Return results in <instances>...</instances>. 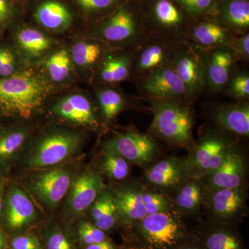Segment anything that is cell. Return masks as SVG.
<instances>
[{
  "instance_id": "cell-14",
  "label": "cell",
  "mask_w": 249,
  "mask_h": 249,
  "mask_svg": "<svg viewBox=\"0 0 249 249\" xmlns=\"http://www.w3.org/2000/svg\"><path fill=\"white\" fill-rule=\"evenodd\" d=\"M170 64L139 80L141 93L150 101H178L191 103L184 86Z\"/></svg>"
},
{
  "instance_id": "cell-24",
  "label": "cell",
  "mask_w": 249,
  "mask_h": 249,
  "mask_svg": "<svg viewBox=\"0 0 249 249\" xmlns=\"http://www.w3.org/2000/svg\"><path fill=\"white\" fill-rule=\"evenodd\" d=\"M134 51L109 52L103 58L98 70V76L103 83L114 85L128 79L132 76Z\"/></svg>"
},
{
  "instance_id": "cell-5",
  "label": "cell",
  "mask_w": 249,
  "mask_h": 249,
  "mask_svg": "<svg viewBox=\"0 0 249 249\" xmlns=\"http://www.w3.org/2000/svg\"><path fill=\"white\" fill-rule=\"evenodd\" d=\"M236 137L215 126L208 129L183 159L188 178H199L217 168L237 143Z\"/></svg>"
},
{
  "instance_id": "cell-11",
  "label": "cell",
  "mask_w": 249,
  "mask_h": 249,
  "mask_svg": "<svg viewBox=\"0 0 249 249\" xmlns=\"http://www.w3.org/2000/svg\"><path fill=\"white\" fill-rule=\"evenodd\" d=\"M247 159L237 143L217 168L199 179L208 192L231 189L247 184Z\"/></svg>"
},
{
  "instance_id": "cell-21",
  "label": "cell",
  "mask_w": 249,
  "mask_h": 249,
  "mask_svg": "<svg viewBox=\"0 0 249 249\" xmlns=\"http://www.w3.org/2000/svg\"><path fill=\"white\" fill-rule=\"evenodd\" d=\"M236 62L235 55L229 47H217L209 50L205 88L213 93L225 89L233 74Z\"/></svg>"
},
{
  "instance_id": "cell-29",
  "label": "cell",
  "mask_w": 249,
  "mask_h": 249,
  "mask_svg": "<svg viewBox=\"0 0 249 249\" xmlns=\"http://www.w3.org/2000/svg\"><path fill=\"white\" fill-rule=\"evenodd\" d=\"M90 213L93 224L104 232L114 229L118 223L120 224L112 195L106 188L91 205Z\"/></svg>"
},
{
  "instance_id": "cell-44",
  "label": "cell",
  "mask_w": 249,
  "mask_h": 249,
  "mask_svg": "<svg viewBox=\"0 0 249 249\" xmlns=\"http://www.w3.org/2000/svg\"><path fill=\"white\" fill-rule=\"evenodd\" d=\"M85 249H118V248L109 239H107L98 243L88 245Z\"/></svg>"
},
{
  "instance_id": "cell-43",
  "label": "cell",
  "mask_w": 249,
  "mask_h": 249,
  "mask_svg": "<svg viewBox=\"0 0 249 249\" xmlns=\"http://www.w3.org/2000/svg\"><path fill=\"white\" fill-rule=\"evenodd\" d=\"M14 7L10 0H0V26L6 25L14 17Z\"/></svg>"
},
{
  "instance_id": "cell-42",
  "label": "cell",
  "mask_w": 249,
  "mask_h": 249,
  "mask_svg": "<svg viewBox=\"0 0 249 249\" xmlns=\"http://www.w3.org/2000/svg\"><path fill=\"white\" fill-rule=\"evenodd\" d=\"M13 249H43L39 241L31 235L18 236L11 242Z\"/></svg>"
},
{
  "instance_id": "cell-28",
  "label": "cell",
  "mask_w": 249,
  "mask_h": 249,
  "mask_svg": "<svg viewBox=\"0 0 249 249\" xmlns=\"http://www.w3.org/2000/svg\"><path fill=\"white\" fill-rule=\"evenodd\" d=\"M111 47L102 41L94 39L77 42L70 51L72 62L81 70L98 71L103 58Z\"/></svg>"
},
{
  "instance_id": "cell-36",
  "label": "cell",
  "mask_w": 249,
  "mask_h": 249,
  "mask_svg": "<svg viewBox=\"0 0 249 249\" xmlns=\"http://www.w3.org/2000/svg\"><path fill=\"white\" fill-rule=\"evenodd\" d=\"M229 96L240 101H247L249 98V75L247 71L233 73L225 88Z\"/></svg>"
},
{
  "instance_id": "cell-17",
  "label": "cell",
  "mask_w": 249,
  "mask_h": 249,
  "mask_svg": "<svg viewBox=\"0 0 249 249\" xmlns=\"http://www.w3.org/2000/svg\"><path fill=\"white\" fill-rule=\"evenodd\" d=\"M209 116L217 128L233 134L236 137H249L248 101L213 104L209 109Z\"/></svg>"
},
{
  "instance_id": "cell-9",
  "label": "cell",
  "mask_w": 249,
  "mask_h": 249,
  "mask_svg": "<svg viewBox=\"0 0 249 249\" xmlns=\"http://www.w3.org/2000/svg\"><path fill=\"white\" fill-rule=\"evenodd\" d=\"M82 144V137L73 131L55 129L44 134L27 160L31 168H45L61 163L75 153Z\"/></svg>"
},
{
  "instance_id": "cell-37",
  "label": "cell",
  "mask_w": 249,
  "mask_h": 249,
  "mask_svg": "<svg viewBox=\"0 0 249 249\" xmlns=\"http://www.w3.org/2000/svg\"><path fill=\"white\" fill-rule=\"evenodd\" d=\"M22 70L18 55L13 49L0 47V76L6 78Z\"/></svg>"
},
{
  "instance_id": "cell-26",
  "label": "cell",
  "mask_w": 249,
  "mask_h": 249,
  "mask_svg": "<svg viewBox=\"0 0 249 249\" xmlns=\"http://www.w3.org/2000/svg\"><path fill=\"white\" fill-rule=\"evenodd\" d=\"M37 215L35 206L24 191L13 187L6 206V222L11 229L18 230L31 224Z\"/></svg>"
},
{
  "instance_id": "cell-23",
  "label": "cell",
  "mask_w": 249,
  "mask_h": 249,
  "mask_svg": "<svg viewBox=\"0 0 249 249\" xmlns=\"http://www.w3.org/2000/svg\"><path fill=\"white\" fill-rule=\"evenodd\" d=\"M214 13L216 22L234 36L246 34L249 28L248 0H219Z\"/></svg>"
},
{
  "instance_id": "cell-38",
  "label": "cell",
  "mask_w": 249,
  "mask_h": 249,
  "mask_svg": "<svg viewBox=\"0 0 249 249\" xmlns=\"http://www.w3.org/2000/svg\"><path fill=\"white\" fill-rule=\"evenodd\" d=\"M78 235L85 245H90L107 240L106 232L98 229L94 224L83 222L78 228Z\"/></svg>"
},
{
  "instance_id": "cell-2",
  "label": "cell",
  "mask_w": 249,
  "mask_h": 249,
  "mask_svg": "<svg viewBox=\"0 0 249 249\" xmlns=\"http://www.w3.org/2000/svg\"><path fill=\"white\" fill-rule=\"evenodd\" d=\"M50 80L38 72L23 70L0 79V111L29 119L52 93Z\"/></svg>"
},
{
  "instance_id": "cell-10",
  "label": "cell",
  "mask_w": 249,
  "mask_h": 249,
  "mask_svg": "<svg viewBox=\"0 0 249 249\" xmlns=\"http://www.w3.org/2000/svg\"><path fill=\"white\" fill-rule=\"evenodd\" d=\"M103 150L120 155L129 163L146 168L160 155L155 137L136 130L116 134L103 144Z\"/></svg>"
},
{
  "instance_id": "cell-7",
  "label": "cell",
  "mask_w": 249,
  "mask_h": 249,
  "mask_svg": "<svg viewBox=\"0 0 249 249\" xmlns=\"http://www.w3.org/2000/svg\"><path fill=\"white\" fill-rule=\"evenodd\" d=\"M248 186L208 192L202 217L206 222L238 227L249 213Z\"/></svg>"
},
{
  "instance_id": "cell-1",
  "label": "cell",
  "mask_w": 249,
  "mask_h": 249,
  "mask_svg": "<svg viewBox=\"0 0 249 249\" xmlns=\"http://www.w3.org/2000/svg\"><path fill=\"white\" fill-rule=\"evenodd\" d=\"M124 227L126 249H178L197 239L196 227L174 209L148 214Z\"/></svg>"
},
{
  "instance_id": "cell-30",
  "label": "cell",
  "mask_w": 249,
  "mask_h": 249,
  "mask_svg": "<svg viewBox=\"0 0 249 249\" xmlns=\"http://www.w3.org/2000/svg\"><path fill=\"white\" fill-rule=\"evenodd\" d=\"M36 19L50 31L65 30L71 24V15L66 6L58 1H47L36 10Z\"/></svg>"
},
{
  "instance_id": "cell-19",
  "label": "cell",
  "mask_w": 249,
  "mask_h": 249,
  "mask_svg": "<svg viewBox=\"0 0 249 249\" xmlns=\"http://www.w3.org/2000/svg\"><path fill=\"white\" fill-rule=\"evenodd\" d=\"M206 188L199 178H189L168 196L173 209L187 219L201 220Z\"/></svg>"
},
{
  "instance_id": "cell-47",
  "label": "cell",
  "mask_w": 249,
  "mask_h": 249,
  "mask_svg": "<svg viewBox=\"0 0 249 249\" xmlns=\"http://www.w3.org/2000/svg\"><path fill=\"white\" fill-rule=\"evenodd\" d=\"M4 245V239L2 235L0 233V249H3Z\"/></svg>"
},
{
  "instance_id": "cell-32",
  "label": "cell",
  "mask_w": 249,
  "mask_h": 249,
  "mask_svg": "<svg viewBox=\"0 0 249 249\" xmlns=\"http://www.w3.org/2000/svg\"><path fill=\"white\" fill-rule=\"evenodd\" d=\"M70 52L65 49L55 51L46 60L45 67L49 79L54 83H62L70 77L72 71Z\"/></svg>"
},
{
  "instance_id": "cell-22",
  "label": "cell",
  "mask_w": 249,
  "mask_h": 249,
  "mask_svg": "<svg viewBox=\"0 0 249 249\" xmlns=\"http://www.w3.org/2000/svg\"><path fill=\"white\" fill-rule=\"evenodd\" d=\"M106 188L97 172L88 170L82 173L71 186L69 205L71 212L76 214L84 212Z\"/></svg>"
},
{
  "instance_id": "cell-40",
  "label": "cell",
  "mask_w": 249,
  "mask_h": 249,
  "mask_svg": "<svg viewBox=\"0 0 249 249\" xmlns=\"http://www.w3.org/2000/svg\"><path fill=\"white\" fill-rule=\"evenodd\" d=\"M46 249H73L70 239L61 231L55 230L49 233Z\"/></svg>"
},
{
  "instance_id": "cell-3",
  "label": "cell",
  "mask_w": 249,
  "mask_h": 249,
  "mask_svg": "<svg viewBox=\"0 0 249 249\" xmlns=\"http://www.w3.org/2000/svg\"><path fill=\"white\" fill-rule=\"evenodd\" d=\"M190 105L183 101H151L150 135L171 146L191 150L196 141L195 116Z\"/></svg>"
},
{
  "instance_id": "cell-16",
  "label": "cell",
  "mask_w": 249,
  "mask_h": 249,
  "mask_svg": "<svg viewBox=\"0 0 249 249\" xmlns=\"http://www.w3.org/2000/svg\"><path fill=\"white\" fill-rule=\"evenodd\" d=\"M71 173L64 168H54L36 175L31 181L34 196L49 209L62 200L71 186Z\"/></svg>"
},
{
  "instance_id": "cell-18",
  "label": "cell",
  "mask_w": 249,
  "mask_h": 249,
  "mask_svg": "<svg viewBox=\"0 0 249 249\" xmlns=\"http://www.w3.org/2000/svg\"><path fill=\"white\" fill-rule=\"evenodd\" d=\"M53 112L59 117L91 129L99 127V120L92 101L84 93H73L55 103Z\"/></svg>"
},
{
  "instance_id": "cell-6",
  "label": "cell",
  "mask_w": 249,
  "mask_h": 249,
  "mask_svg": "<svg viewBox=\"0 0 249 249\" xmlns=\"http://www.w3.org/2000/svg\"><path fill=\"white\" fill-rule=\"evenodd\" d=\"M93 38L111 49H135L147 37V31L134 11L127 6L118 8L93 33Z\"/></svg>"
},
{
  "instance_id": "cell-34",
  "label": "cell",
  "mask_w": 249,
  "mask_h": 249,
  "mask_svg": "<svg viewBox=\"0 0 249 249\" xmlns=\"http://www.w3.org/2000/svg\"><path fill=\"white\" fill-rule=\"evenodd\" d=\"M27 139V132L18 129L0 137V159L6 158L19 150Z\"/></svg>"
},
{
  "instance_id": "cell-33",
  "label": "cell",
  "mask_w": 249,
  "mask_h": 249,
  "mask_svg": "<svg viewBox=\"0 0 249 249\" xmlns=\"http://www.w3.org/2000/svg\"><path fill=\"white\" fill-rule=\"evenodd\" d=\"M102 169L107 178L116 181H121L128 176L130 167L127 160L120 155L110 151L103 154Z\"/></svg>"
},
{
  "instance_id": "cell-8",
  "label": "cell",
  "mask_w": 249,
  "mask_h": 249,
  "mask_svg": "<svg viewBox=\"0 0 249 249\" xmlns=\"http://www.w3.org/2000/svg\"><path fill=\"white\" fill-rule=\"evenodd\" d=\"M209 52L188 41L181 42L170 64L191 102L205 89Z\"/></svg>"
},
{
  "instance_id": "cell-13",
  "label": "cell",
  "mask_w": 249,
  "mask_h": 249,
  "mask_svg": "<svg viewBox=\"0 0 249 249\" xmlns=\"http://www.w3.org/2000/svg\"><path fill=\"white\" fill-rule=\"evenodd\" d=\"M178 44L160 37H147L135 49L132 74L139 80L170 65Z\"/></svg>"
},
{
  "instance_id": "cell-15",
  "label": "cell",
  "mask_w": 249,
  "mask_h": 249,
  "mask_svg": "<svg viewBox=\"0 0 249 249\" xmlns=\"http://www.w3.org/2000/svg\"><path fill=\"white\" fill-rule=\"evenodd\" d=\"M144 177L145 186L167 196L188 178L183 159L173 157L162 159L147 167Z\"/></svg>"
},
{
  "instance_id": "cell-27",
  "label": "cell",
  "mask_w": 249,
  "mask_h": 249,
  "mask_svg": "<svg viewBox=\"0 0 249 249\" xmlns=\"http://www.w3.org/2000/svg\"><path fill=\"white\" fill-rule=\"evenodd\" d=\"M16 37L22 59L29 62H35L43 58L53 45L49 36L34 28H22Z\"/></svg>"
},
{
  "instance_id": "cell-35",
  "label": "cell",
  "mask_w": 249,
  "mask_h": 249,
  "mask_svg": "<svg viewBox=\"0 0 249 249\" xmlns=\"http://www.w3.org/2000/svg\"><path fill=\"white\" fill-rule=\"evenodd\" d=\"M187 14L193 18L214 13L219 0H175Z\"/></svg>"
},
{
  "instance_id": "cell-31",
  "label": "cell",
  "mask_w": 249,
  "mask_h": 249,
  "mask_svg": "<svg viewBox=\"0 0 249 249\" xmlns=\"http://www.w3.org/2000/svg\"><path fill=\"white\" fill-rule=\"evenodd\" d=\"M96 98L101 114L107 121L114 119L127 106L124 93L114 88H100L96 91Z\"/></svg>"
},
{
  "instance_id": "cell-20",
  "label": "cell",
  "mask_w": 249,
  "mask_h": 249,
  "mask_svg": "<svg viewBox=\"0 0 249 249\" xmlns=\"http://www.w3.org/2000/svg\"><path fill=\"white\" fill-rule=\"evenodd\" d=\"M197 240L205 249H247L237 226L199 221Z\"/></svg>"
},
{
  "instance_id": "cell-25",
  "label": "cell",
  "mask_w": 249,
  "mask_h": 249,
  "mask_svg": "<svg viewBox=\"0 0 249 249\" xmlns=\"http://www.w3.org/2000/svg\"><path fill=\"white\" fill-rule=\"evenodd\" d=\"M233 36L215 20H207L192 26L187 35V41L209 51L227 47Z\"/></svg>"
},
{
  "instance_id": "cell-45",
  "label": "cell",
  "mask_w": 249,
  "mask_h": 249,
  "mask_svg": "<svg viewBox=\"0 0 249 249\" xmlns=\"http://www.w3.org/2000/svg\"><path fill=\"white\" fill-rule=\"evenodd\" d=\"M178 249H205L204 247L201 245L200 242L198 241L197 239L193 242H190V243L186 244V245L179 247Z\"/></svg>"
},
{
  "instance_id": "cell-41",
  "label": "cell",
  "mask_w": 249,
  "mask_h": 249,
  "mask_svg": "<svg viewBox=\"0 0 249 249\" xmlns=\"http://www.w3.org/2000/svg\"><path fill=\"white\" fill-rule=\"evenodd\" d=\"M80 7L88 13L107 11L115 5L116 0H76Z\"/></svg>"
},
{
  "instance_id": "cell-12",
  "label": "cell",
  "mask_w": 249,
  "mask_h": 249,
  "mask_svg": "<svg viewBox=\"0 0 249 249\" xmlns=\"http://www.w3.org/2000/svg\"><path fill=\"white\" fill-rule=\"evenodd\" d=\"M183 10L175 0H155L150 6L154 34L157 37L173 42H186L190 28L187 26Z\"/></svg>"
},
{
  "instance_id": "cell-46",
  "label": "cell",
  "mask_w": 249,
  "mask_h": 249,
  "mask_svg": "<svg viewBox=\"0 0 249 249\" xmlns=\"http://www.w3.org/2000/svg\"><path fill=\"white\" fill-rule=\"evenodd\" d=\"M2 184L0 183V214H1V211H2Z\"/></svg>"
},
{
  "instance_id": "cell-39",
  "label": "cell",
  "mask_w": 249,
  "mask_h": 249,
  "mask_svg": "<svg viewBox=\"0 0 249 249\" xmlns=\"http://www.w3.org/2000/svg\"><path fill=\"white\" fill-rule=\"evenodd\" d=\"M235 55L237 61H249V34L234 36L227 46Z\"/></svg>"
},
{
  "instance_id": "cell-4",
  "label": "cell",
  "mask_w": 249,
  "mask_h": 249,
  "mask_svg": "<svg viewBox=\"0 0 249 249\" xmlns=\"http://www.w3.org/2000/svg\"><path fill=\"white\" fill-rule=\"evenodd\" d=\"M110 192L123 227L137 222L148 214L173 209L168 196L141 183L118 187Z\"/></svg>"
}]
</instances>
